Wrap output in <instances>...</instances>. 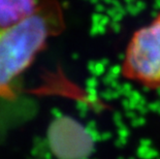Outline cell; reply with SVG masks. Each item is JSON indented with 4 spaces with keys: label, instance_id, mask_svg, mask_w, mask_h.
<instances>
[{
    "label": "cell",
    "instance_id": "obj_1",
    "mask_svg": "<svg viewBox=\"0 0 160 159\" xmlns=\"http://www.w3.org/2000/svg\"><path fill=\"white\" fill-rule=\"evenodd\" d=\"M64 27L63 8L57 0H42L27 19L0 27V98L15 97L20 77Z\"/></svg>",
    "mask_w": 160,
    "mask_h": 159
},
{
    "label": "cell",
    "instance_id": "obj_2",
    "mask_svg": "<svg viewBox=\"0 0 160 159\" xmlns=\"http://www.w3.org/2000/svg\"><path fill=\"white\" fill-rule=\"evenodd\" d=\"M121 74L139 86L160 89V12L130 37L121 62Z\"/></svg>",
    "mask_w": 160,
    "mask_h": 159
},
{
    "label": "cell",
    "instance_id": "obj_3",
    "mask_svg": "<svg viewBox=\"0 0 160 159\" xmlns=\"http://www.w3.org/2000/svg\"><path fill=\"white\" fill-rule=\"evenodd\" d=\"M42 0H0V27L15 25L36 12Z\"/></svg>",
    "mask_w": 160,
    "mask_h": 159
}]
</instances>
